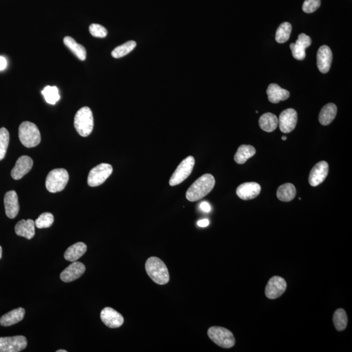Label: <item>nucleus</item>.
Segmentation results:
<instances>
[{
	"label": "nucleus",
	"mask_w": 352,
	"mask_h": 352,
	"mask_svg": "<svg viewBox=\"0 0 352 352\" xmlns=\"http://www.w3.org/2000/svg\"><path fill=\"white\" fill-rule=\"evenodd\" d=\"M321 0H305L302 6V9L306 13H313L320 7Z\"/></svg>",
	"instance_id": "f704fd0d"
},
{
	"label": "nucleus",
	"mask_w": 352,
	"mask_h": 352,
	"mask_svg": "<svg viewBox=\"0 0 352 352\" xmlns=\"http://www.w3.org/2000/svg\"><path fill=\"white\" fill-rule=\"evenodd\" d=\"M261 192V186L255 182H248L242 184L236 190L237 195L244 200H253L257 198Z\"/></svg>",
	"instance_id": "dca6fc26"
},
{
	"label": "nucleus",
	"mask_w": 352,
	"mask_h": 352,
	"mask_svg": "<svg viewBox=\"0 0 352 352\" xmlns=\"http://www.w3.org/2000/svg\"><path fill=\"white\" fill-rule=\"evenodd\" d=\"M197 225L200 226V227H207V226L209 225V220L207 219L200 220V221H198V223H197Z\"/></svg>",
	"instance_id": "ea45409f"
},
{
	"label": "nucleus",
	"mask_w": 352,
	"mask_h": 352,
	"mask_svg": "<svg viewBox=\"0 0 352 352\" xmlns=\"http://www.w3.org/2000/svg\"><path fill=\"white\" fill-rule=\"evenodd\" d=\"M333 320L335 328L338 332H342L347 328L348 316L345 310L337 309L333 315Z\"/></svg>",
	"instance_id": "c85d7f7f"
},
{
	"label": "nucleus",
	"mask_w": 352,
	"mask_h": 352,
	"mask_svg": "<svg viewBox=\"0 0 352 352\" xmlns=\"http://www.w3.org/2000/svg\"><path fill=\"white\" fill-rule=\"evenodd\" d=\"M215 179L209 174L203 175L194 182L186 192V198L190 202H196L204 198L214 188Z\"/></svg>",
	"instance_id": "f257e3e1"
},
{
	"label": "nucleus",
	"mask_w": 352,
	"mask_h": 352,
	"mask_svg": "<svg viewBox=\"0 0 352 352\" xmlns=\"http://www.w3.org/2000/svg\"><path fill=\"white\" fill-rule=\"evenodd\" d=\"M286 280L279 276H274L270 278L266 285L265 294L268 299H275L281 296L286 290Z\"/></svg>",
	"instance_id": "9d476101"
},
{
	"label": "nucleus",
	"mask_w": 352,
	"mask_h": 352,
	"mask_svg": "<svg viewBox=\"0 0 352 352\" xmlns=\"http://www.w3.org/2000/svg\"><path fill=\"white\" fill-rule=\"evenodd\" d=\"M297 122V113L293 108L286 109L280 114L278 118V125L280 131L290 133L294 130Z\"/></svg>",
	"instance_id": "9b49d317"
},
{
	"label": "nucleus",
	"mask_w": 352,
	"mask_h": 352,
	"mask_svg": "<svg viewBox=\"0 0 352 352\" xmlns=\"http://www.w3.org/2000/svg\"><path fill=\"white\" fill-rule=\"evenodd\" d=\"M65 45L80 60L85 61L87 58V50L81 44L77 43L72 37H66L64 39Z\"/></svg>",
	"instance_id": "bb28decb"
},
{
	"label": "nucleus",
	"mask_w": 352,
	"mask_h": 352,
	"mask_svg": "<svg viewBox=\"0 0 352 352\" xmlns=\"http://www.w3.org/2000/svg\"><path fill=\"white\" fill-rule=\"evenodd\" d=\"M267 94L268 99L272 103L274 104L286 100L290 97V92L288 90L280 88L276 84H271L268 87Z\"/></svg>",
	"instance_id": "aec40b11"
},
{
	"label": "nucleus",
	"mask_w": 352,
	"mask_h": 352,
	"mask_svg": "<svg viewBox=\"0 0 352 352\" xmlns=\"http://www.w3.org/2000/svg\"><path fill=\"white\" fill-rule=\"evenodd\" d=\"M7 62L6 59L3 56H0V71H3L7 68Z\"/></svg>",
	"instance_id": "58836bf2"
},
{
	"label": "nucleus",
	"mask_w": 352,
	"mask_h": 352,
	"mask_svg": "<svg viewBox=\"0 0 352 352\" xmlns=\"http://www.w3.org/2000/svg\"><path fill=\"white\" fill-rule=\"evenodd\" d=\"M86 271L85 265L80 262H73L60 274V278L65 282H70L81 277Z\"/></svg>",
	"instance_id": "2eb2a0df"
},
{
	"label": "nucleus",
	"mask_w": 352,
	"mask_h": 352,
	"mask_svg": "<svg viewBox=\"0 0 352 352\" xmlns=\"http://www.w3.org/2000/svg\"><path fill=\"white\" fill-rule=\"evenodd\" d=\"M9 142V133L5 128L0 129V161L4 159Z\"/></svg>",
	"instance_id": "2f4dec72"
},
{
	"label": "nucleus",
	"mask_w": 352,
	"mask_h": 352,
	"mask_svg": "<svg viewBox=\"0 0 352 352\" xmlns=\"http://www.w3.org/2000/svg\"><path fill=\"white\" fill-rule=\"evenodd\" d=\"M137 47V43L134 41L127 42L119 46L112 52V56L114 58H121L127 55Z\"/></svg>",
	"instance_id": "c756f323"
},
{
	"label": "nucleus",
	"mask_w": 352,
	"mask_h": 352,
	"mask_svg": "<svg viewBox=\"0 0 352 352\" xmlns=\"http://www.w3.org/2000/svg\"><path fill=\"white\" fill-rule=\"evenodd\" d=\"M33 165V160L31 157L21 156L16 161L15 166L12 169L11 177L15 180L20 179L31 171Z\"/></svg>",
	"instance_id": "f3484780"
},
{
	"label": "nucleus",
	"mask_w": 352,
	"mask_h": 352,
	"mask_svg": "<svg viewBox=\"0 0 352 352\" xmlns=\"http://www.w3.org/2000/svg\"><path fill=\"white\" fill-rule=\"evenodd\" d=\"M295 44L301 46L304 49H306L311 45L312 39L311 37L308 36L305 33H301V34L299 35L298 39H297Z\"/></svg>",
	"instance_id": "e433bc0d"
},
{
	"label": "nucleus",
	"mask_w": 352,
	"mask_h": 352,
	"mask_svg": "<svg viewBox=\"0 0 352 352\" xmlns=\"http://www.w3.org/2000/svg\"><path fill=\"white\" fill-rule=\"evenodd\" d=\"M255 148L251 145H242L239 147L236 154L234 156V161L239 165H243L246 163L248 159L251 158L256 154Z\"/></svg>",
	"instance_id": "393cba45"
},
{
	"label": "nucleus",
	"mask_w": 352,
	"mask_h": 352,
	"mask_svg": "<svg viewBox=\"0 0 352 352\" xmlns=\"http://www.w3.org/2000/svg\"><path fill=\"white\" fill-rule=\"evenodd\" d=\"M207 335L213 343L223 349H231L236 343L233 333L222 327H211L207 331Z\"/></svg>",
	"instance_id": "423d86ee"
},
{
	"label": "nucleus",
	"mask_w": 352,
	"mask_h": 352,
	"mask_svg": "<svg viewBox=\"0 0 352 352\" xmlns=\"http://www.w3.org/2000/svg\"><path fill=\"white\" fill-rule=\"evenodd\" d=\"M292 27L290 23H282L276 31L275 40L278 43H284L290 39Z\"/></svg>",
	"instance_id": "cd10ccee"
},
{
	"label": "nucleus",
	"mask_w": 352,
	"mask_h": 352,
	"mask_svg": "<svg viewBox=\"0 0 352 352\" xmlns=\"http://www.w3.org/2000/svg\"><path fill=\"white\" fill-rule=\"evenodd\" d=\"M5 214L9 219H14L19 212V204L17 194L14 190H10L4 196Z\"/></svg>",
	"instance_id": "a211bd4d"
},
{
	"label": "nucleus",
	"mask_w": 352,
	"mask_h": 352,
	"mask_svg": "<svg viewBox=\"0 0 352 352\" xmlns=\"http://www.w3.org/2000/svg\"><path fill=\"white\" fill-rule=\"evenodd\" d=\"M2 257V248L0 246V259H1Z\"/></svg>",
	"instance_id": "a19ab883"
},
{
	"label": "nucleus",
	"mask_w": 352,
	"mask_h": 352,
	"mask_svg": "<svg viewBox=\"0 0 352 352\" xmlns=\"http://www.w3.org/2000/svg\"><path fill=\"white\" fill-rule=\"evenodd\" d=\"M54 221V215L52 213L45 212L42 213L35 221V226L37 228H48L53 225Z\"/></svg>",
	"instance_id": "473e14b6"
},
{
	"label": "nucleus",
	"mask_w": 352,
	"mask_h": 352,
	"mask_svg": "<svg viewBox=\"0 0 352 352\" xmlns=\"http://www.w3.org/2000/svg\"><path fill=\"white\" fill-rule=\"evenodd\" d=\"M329 173L328 163L326 161H320L312 169L310 173L309 182L313 186L319 185L326 179Z\"/></svg>",
	"instance_id": "ddd939ff"
},
{
	"label": "nucleus",
	"mask_w": 352,
	"mask_h": 352,
	"mask_svg": "<svg viewBox=\"0 0 352 352\" xmlns=\"http://www.w3.org/2000/svg\"><path fill=\"white\" fill-rule=\"evenodd\" d=\"M68 351H66V350H59V351H56V352H67Z\"/></svg>",
	"instance_id": "79ce46f5"
},
{
	"label": "nucleus",
	"mask_w": 352,
	"mask_h": 352,
	"mask_svg": "<svg viewBox=\"0 0 352 352\" xmlns=\"http://www.w3.org/2000/svg\"><path fill=\"white\" fill-rule=\"evenodd\" d=\"M337 113V107L334 103H328L322 108L319 114V121L322 125L326 126L334 120Z\"/></svg>",
	"instance_id": "5701e85b"
},
{
	"label": "nucleus",
	"mask_w": 352,
	"mask_h": 352,
	"mask_svg": "<svg viewBox=\"0 0 352 352\" xmlns=\"http://www.w3.org/2000/svg\"><path fill=\"white\" fill-rule=\"evenodd\" d=\"M113 172L112 167L106 163H101L90 171L88 177V184L89 186L102 185L110 177Z\"/></svg>",
	"instance_id": "6e6552de"
},
{
	"label": "nucleus",
	"mask_w": 352,
	"mask_h": 352,
	"mask_svg": "<svg viewBox=\"0 0 352 352\" xmlns=\"http://www.w3.org/2000/svg\"><path fill=\"white\" fill-rule=\"evenodd\" d=\"M200 208L201 210L204 211L205 213L210 212L211 207V205H209L208 202H203L200 204Z\"/></svg>",
	"instance_id": "4c0bfd02"
},
{
	"label": "nucleus",
	"mask_w": 352,
	"mask_h": 352,
	"mask_svg": "<svg viewBox=\"0 0 352 352\" xmlns=\"http://www.w3.org/2000/svg\"><path fill=\"white\" fill-rule=\"evenodd\" d=\"M69 179V174L66 169L52 170L50 172L47 179H46V187L52 193L62 191L66 188Z\"/></svg>",
	"instance_id": "39448f33"
},
{
	"label": "nucleus",
	"mask_w": 352,
	"mask_h": 352,
	"mask_svg": "<svg viewBox=\"0 0 352 352\" xmlns=\"http://www.w3.org/2000/svg\"><path fill=\"white\" fill-rule=\"evenodd\" d=\"M333 61L332 50L328 46L323 45L317 52V67L318 70L326 74L330 70Z\"/></svg>",
	"instance_id": "4468645a"
},
{
	"label": "nucleus",
	"mask_w": 352,
	"mask_h": 352,
	"mask_svg": "<svg viewBox=\"0 0 352 352\" xmlns=\"http://www.w3.org/2000/svg\"><path fill=\"white\" fill-rule=\"evenodd\" d=\"M35 222L31 219L21 220L18 222L14 228L17 236L24 237L27 240H31L35 234Z\"/></svg>",
	"instance_id": "6ab92c4d"
},
{
	"label": "nucleus",
	"mask_w": 352,
	"mask_h": 352,
	"mask_svg": "<svg viewBox=\"0 0 352 352\" xmlns=\"http://www.w3.org/2000/svg\"><path fill=\"white\" fill-rule=\"evenodd\" d=\"M286 139H287V137H282V140H286Z\"/></svg>",
	"instance_id": "37998d69"
},
{
	"label": "nucleus",
	"mask_w": 352,
	"mask_h": 352,
	"mask_svg": "<svg viewBox=\"0 0 352 352\" xmlns=\"http://www.w3.org/2000/svg\"><path fill=\"white\" fill-rule=\"evenodd\" d=\"M74 125L77 133L81 137H88L92 133L94 126L93 113L88 106L81 108L75 116Z\"/></svg>",
	"instance_id": "7ed1b4c3"
},
{
	"label": "nucleus",
	"mask_w": 352,
	"mask_h": 352,
	"mask_svg": "<svg viewBox=\"0 0 352 352\" xmlns=\"http://www.w3.org/2000/svg\"><path fill=\"white\" fill-rule=\"evenodd\" d=\"M87 251V245L83 242L77 243V244L71 245L67 249L64 254L65 259L67 261L73 263V262L78 261L80 258L85 254Z\"/></svg>",
	"instance_id": "4be33fe9"
},
{
	"label": "nucleus",
	"mask_w": 352,
	"mask_h": 352,
	"mask_svg": "<svg viewBox=\"0 0 352 352\" xmlns=\"http://www.w3.org/2000/svg\"><path fill=\"white\" fill-rule=\"evenodd\" d=\"M290 49L293 58L297 60H303L306 57L305 50L300 45L295 43L290 44Z\"/></svg>",
	"instance_id": "c9c22d12"
},
{
	"label": "nucleus",
	"mask_w": 352,
	"mask_h": 352,
	"mask_svg": "<svg viewBox=\"0 0 352 352\" xmlns=\"http://www.w3.org/2000/svg\"><path fill=\"white\" fill-rule=\"evenodd\" d=\"M26 337L19 336L0 337V352H19L26 349Z\"/></svg>",
	"instance_id": "1a4fd4ad"
},
{
	"label": "nucleus",
	"mask_w": 352,
	"mask_h": 352,
	"mask_svg": "<svg viewBox=\"0 0 352 352\" xmlns=\"http://www.w3.org/2000/svg\"><path fill=\"white\" fill-rule=\"evenodd\" d=\"M146 270L148 276L156 284L164 285L170 280L169 269L164 262L157 257H150L147 260Z\"/></svg>",
	"instance_id": "f03ea898"
},
{
	"label": "nucleus",
	"mask_w": 352,
	"mask_h": 352,
	"mask_svg": "<svg viewBox=\"0 0 352 352\" xmlns=\"http://www.w3.org/2000/svg\"><path fill=\"white\" fill-rule=\"evenodd\" d=\"M25 310L23 308L12 310L9 313L4 314L0 318V325L3 327H9L17 324L24 319Z\"/></svg>",
	"instance_id": "412c9836"
},
{
	"label": "nucleus",
	"mask_w": 352,
	"mask_h": 352,
	"mask_svg": "<svg viewBox=\"0 0 352 352\" xmlns=\"http://www.w3.org/2000/svg\"><path fill=\"white\" fill-rule=\"evenodd\" d=\"M18 137L22 145L28 148L39 145L41 140L38 127L29 121L21 123L18 129Z\"/></svg>",
	"instance_id": "20e7f679"
},
{
	"label": "nucleus",
	"mask_w": 352,
	"mask_h": 352,
	"mask_svg": "<svg viewBox=\"0 0 352 352\" xmlns=\"http://www.w3.org/2000/svg\"><path fill=\"white\" fill-rule=\"evenodd\" d=\"M194 164H195V159L192 156H188L182 161L171 176L169 181L170 185L173 186L177 185L185 181L192 173Z\"/></svg>",
	"instance_id": "0eeeda50"
},
{
	"label": "nucleus",
	"mask_w": 352,
	"mask_h": 352,
	"mask_svg": "<svg viewBox=\"0 0 352 352\" xmlns=\"http://www.w3.org/2000/svg\"><path fill=\"white\" fill-rule=\"evenodd\" d=\"M89 30L90 33L93 37H98V38H104L108 34L107 29L101 25L98 24L90 25Z\"/></svg>",
	"instance_id": "72a5a7b5"
},
{
	"label": "nucleus",
	"mask_w": 352,
	"mask_h": 352,
	"mask_svg": "<svg viewBox=\"0 0 352 352\" xmlns=\"http://www.w3.org/2000/svg\"><path fill=\"white\" fill-rule=\"evenodd\" d=\"M42 94L45 97L46 101L50 104H55L60 98L59 90L56 87L48 86L44 88Z\"/></svg>",
	"instance_id": "7c9ffc66"
},
{
	"label": "nucleus",
	"mask_w": 352,
	"mask_h": 352,
	"mask_svg": "<svg viewBox=\"0 0 352 352\" xmlns=\"http://www.w3.org/2000/svg\"><path fill=\"white\" fill-rule=\"evenodd\" d=\"M100 319L106 326L112 329L118 328L124 323L123 316L111 307H106L102 310Z\"/></svg>",
	"instance_id": "f8f14e48"
},
{
	"label": "nucleus",
	"mask_w": 352,
	"mask_h": 352,
	"mask_svg": "<svg viewBox=\"0 0 352 352\" xmlns=\"http://www.w3.org/2000/svg\"><path fill=\"white\" fill-rule=\"evenodd\" d=\"M296 196V189L292 183H285L280 186L276 191V196L282 202H288Z\"/></svg>",
	"instance_id": "a878e982"
},
{
	"label": "nucleus",
	"mask_w": 352,
	"mask_h": 352,
	"mask_svg": "<svg viewBox=\"0 0 352 352\" xmlns=\"http://www.w3.org/2000/svg\"><path fill=\"white\" fill-rule=\"evenodd\" d=\"M259 125L263 131L271 133L278 125V119L272 113H265L260 117Z\"/></svg>",
	"instance_id": "b1692460"
}]
</instances>
